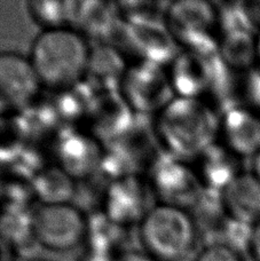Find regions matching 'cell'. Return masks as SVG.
Segmentation results:
<instances>
[{"label": "cell", "mask_w": 260, "mask_h": 261, "mask_svg": "<svg viewBox=\"0 0 260 261\" xmlns=\"http://www.w3.org/2000/svg\"><path fill=\"white\" fill-rule=\"evenodd\" d=\"M220 113L201 99L174 96L152 120L155 142L166 156L192 163L218 141Z\"/></svg>", "instance_id": "cell-1"}, {"label": "cell", "mask_w": 260, "mask_h": 261, "mask_svg": "<svg viewBox=\"0 0 260 261\" xmlns=\"http://www.w3.org/2000/svg\"><path fill=\"white\" fill-rule=\"evenodd\" d=\"M92 47L76 28L41 30L32 40L28 59L41 88L64 92L84 82Z\"/></svg>", "instance_id": "cell-2"}, {"label": "cell", "mask_w": 260, "mask_h": 261, "mask_svg": "<svg viewBox=\"0 0 260 261\" xmlns=\"http://www.w3.org/2000/svg\"><path fill=\"white\" fill-rule=\"evenodd\" d=\"M198 237L196 219L184 208L155 204L138 225L142 251L155 261L187 259Z\"/></svg>", "instance_id": "cell-3"}, {"label": "cell", "mask_w": 260, "mask_h": 261, "mask_svg": "<svg viewBox=\"0 0 260 261\" xmlns=\"http://www.w3.org/2000/svg\"><path fill=\"white\" fill-rule=\"evenodd\" d=\"M164 25L179 49L216 55L220 39L216 3L176 0L166 5Z\"/></svg>", "instance_id": "cell-4"}, {"label": "cell", "mask_w": 260, "mask_h": 261, "mask_svg": "<svg viewBox=\"0 0 260 261\" xmlns=\"http://www.w3.org/2000/svg\"><path fill=\"white\" fill-rule=\"evenodd\" d=\"M30 226L36 245L64 253L85 243L90 220L72 203L39 204L30 214Z\"/></svg>", "instance_id": "cell-5"}, {"label": "cell", "mask_w": 260, "mask_h": 261, "mask_svg": "<svg viewBox=\"0 0 260 261\" xmlns=\"http://www.w3.org/2000/svg\"><path fill=\"white\" fill-rule=\"evenodd\" d=\"M118 94L136 116H155L174 97L166 67L131 62L125 69Z\"/></svg>", "instance_id": "cell-6"}, {"label": "cell", "mask_w": 260, "mask_h": 261, "mask_svg": "<svg viewBox=\"0 0 260 261\" xmlns=\"http://www.w3.org/2000/svg\"><path fill=\"white\" fill-rule=\"evenodd\" d=\"M147 180L155 204L187 211L197 207L206 193L190 163L169 156L154 162Z\"/></svg>", "instance_id": "cell-7"}, {"label": "cell", "mask_w": 260, "mask_h": 261, "mask_svg": "<svg viewBox=\"0 0 260 261\" xmlns=\"http://www.w3.org/2000/svg\"><path fill=\"white\" fill-rule=\"evenodd\" d=\"M110 45L132 62H150L166 67L179 47L166 30L164 22L120 20Z\"/></svg>", "instance_id": "cell-8"}, {"label": "cell", "mask_w": 260, "mask_h": 261, "mask_svg": "<svg viewBox=\"0 0 260 261\" xmlns=\"http://www.w3.org/2000/svg\"><path fill=\"white\" fill-rule=\"evenodd\" d=\"M147 176L132 174L111 179L103 194L105 218L119 228L139 225L154 206Z\"/></svg>", "instance_id": "cell-9"}, {"label": "cell", "mask_w": 260, "mask_h": 261, "mask_svg": "<svg viewBox=\"0 0 260 261\" xmlns=\"http://www.w3.org/2000/svg\"><path fill=\"white\" fill-rule=\"evenodd\" d=\"M40 83L28 55L0 52V116H11L24 110L37 100Z\"/></svg>", "instance_id": "cell-10"}, {"label": "cell", "mask_w": 260, "mask_h": 261, "mask_svg": "<svg viewBox=\"0 0 260 261\" xmlns=\"http://www.w3.org/2000/svg\"><path fill=\"white\" fill-rule=\"evenodd\" d=\"M54 165L75 181L90 178L101 169L105 144L83 128H69L59 135L54 148Z\"/></svg>", "instance_id": "cell-11"}, {"label": "cell", "mask_w": 260, "mask_h": 261, "mask_svg": "<svg viewBox=\"0 0 260 261\" xmlns=\"http://www.w3.org/2000/svg\"><path fill=\"white\" fill-rule=\"evenodd\" d=\"M219 57L179 49L166 65L174 96L206 101L215 79Z\"/></svg>", "instance_id": "cell-12"}, {"label": "cell", "mask_w": 260, "mask_h": 261, "mask_svg": "<svg viewBox=\"0 0 260 261\" xmlns=\"http://www.w3.org/2000/svg\"><path fill=\"white\" fill-rule=\"evenodd\" d=\"M218 142L241 160H252L260 151V111L231 106L220 114Z\"/></svg>", "instance_id": "cell-13"}, {"label": "cell", "mask_w": 260, "mask_h": 261, "mask_svg": "<svg viewBox=\"0 0 260 261\" xmlns=\"http://www.w3.org/2000/svg\"><path fill=\"white\" fill-rule=\"evenodd\" d=\"M87 132L107 146L133 126L134 115L118 92L96 93L86 107Z\"/></svg>", "instance_id": "cell-14"}, {"label": "cell", "mask_w": 260, "mask_h": 261, "mask_svg": "<svg viewBox=\"0 0 260 261\" xmlns=\"http://www.w3.org/2000/svg\"><path fill=\"white\" fill-rule=\"evenodd\" d=\"M190 164L207 193H221L243 172L242 160L218 141L204 150Z\"/></svg>", "instance_id": "cell-15"}, {"label": "cell", "mask_w": 260, "mask_h": 261, "mask_svg": "<svg viewBox=\"0 0 260 261\" xmlns=\"http://www.w3.org/2000/svg\"><path fill=\"white\" fill-rule=\"evenodd\" d=\"M225 216L252 226L260 219V181L251 171H243L219 193Z\"/></svg>", "instance_id": "cell-16"}, {"label": "cell", "mask_w": 260, "mask_h": 261, "mask_svg": "<svg viewBox=\"0 0 260 261\" xmlns=\"http://www.w3.org/2000/svg\"><path fill=\"white\" fill-rule=\"evenodd\" d=\"M127 64L123 55L110 44L92 47L84 82L88 81L96 88V93L117 92Z\"/></svg>", "instance_id": "cell-17"}, {"label": "cell", "mask_w": 260, "mask_h": 261, "mask_svg": "<svg viewBox=\"0 0 260 261\" xmlns=\"http://www.w3.org/2000/svg\"><path fill=\"white\" fill-rule=\"evenodd\" d=\"M120 20L117 4L77 3L76 29L87 39L111 38Z\"/></svg>", "instance_id": "cell-18"}, {"label": "cell", "mask_w": 260, "mask_h": 261, "mask_svg": "<svg viewBox=\"0 0 260 261\" xmlns=\"http://www.w3.org/2000/svg\"><path fill=\"white\" fill-rule=\"evenodd\" d=\"M257 35L250 31H234L220 35L218 57L234 72L254 67L258 64Z\"/></svg>", "instance_id": "cell-19"}, {"label": "cell", "mask_w": 260, "mask_h": 261, "mask_svg": "<svg viewBox=\"0 0 260 261\" xmlns=\"http://www.w3.org/2000/svg\"><path fill=\"white\" fill-rule=\"evenodd\" d=\"M75 180L53 164L36 174L32 190L38 197L39 204L71 203L75 194Z\"/></svg>", "instance_id": "cell-20"}, {"label": "cell", "mask_w": 260, "mask_h": 261, "mask_svg": "<svg viewBox=\"0 0 260 261\" xmlns=\"http://www.w3.org/2000/svg\"><path fill=\"white\" fill-rule=\"evenodd\" d=\"M77 2H29L25 11L31 22L41 30L73 27Z\"/></svg>", "instance_id": "cell-21"}, {"label": "cell", "mask_w": 260, "mask_h": 261, "mask_svg": "<svg viewBox=\"0 0 260 261\" xmlns=\"http://www.w3.org/2000/svg\"><path fill=\"white\" fill-rule=\"evenodd\" d=\"M220 35L234 31H250L258 34L248 3L217 4Z\"/></svg>", "instance_id": "cell-22"}, {"label": "cell", "mask_w": 260, "mask_h": 261, "mask_svg": "<svg viewBox=\"0 0 260 261\" xmlns=\"http://www.w3.org/2000/svg\"><path fill=\"white\" fill-rule=\"evenodd\" d=\"M236 105L260 111V67L257 64L236 74Z\"/></svg>", "instance_id": "cell-23"}, {"label": "cell", "mask_w": 260, "mask_h": 261, "mask_svg": "<svg viewBox=\"0 0 260 261\" xmlns=\"http://www.w3.org/2000/svg\"><path fill=\"white\" fill-rule=\"evenodd\" d=\"M192 261H242L238 251L221 242H211L198 251Z\"/></svg>", "instance_id": "cell-24"}, {"label": "cell", "mask_w": 260, "mask_h": 261, "mask_svg": "<svg viewBox=\"0 0 260 261\" xmlns=\"http://www.w3.org/2000/svg\"><path fill=\"white\" fill-rule=\"evenodd\" d=\"M114 261H155L143 251L123 250L115 257Z\"/></svg>", "instance_id": "cell-25"}, {"label": "cell", "mask_w": 260, "mask_h": 261, "mask_svg": "<svg viewBox=\"0 0 260 261\" xmlns=\"http://www.w3.org/2000/svg\"><path fill=\"white\" fill-rule=\"evenodd\" d=\"M249 250L251 251L254 259L260 261V219L252 225L251 239H250Z\"/></svg>", "instance_id": "cell-26"}, {"label": "cell", "mask_w": 260, "mask_h": 261, "mask_svg": "<svg viewBox=\"0 0 260 261\" xmlns=\"http://www.w3.org/2000/svg\"><path fill=\"white\" fill-rule=\"evenodd\" d=\"M115 257L114 255H109V254H105V253H100V252H95V251L88 250V252L86 253L85 257H83L82 261H114Z\"/></svg>", "instance_id": "cell-27"}, {"label": "cell", "mask_w": 260, "mask_h": 261, "mask_svg": "<svg viewBox=\"0 0 260 261\" xmlns=\"http://www.w3.org/2000/svg\"><path fill=\"white\" fill-rule=\"evenodd\" d=\"M249 12L251 14L254 25L260 31V2H249L248 3Z\"/></svg>", "instance_id": "cell-28"}, {"label": "cell", "mask_w": 260, "mask_h": 261, "mask_svg": "<svg viewBox=\"0 0 260 261\" xmlns=\"http://www.w3.org/2000/svg\"><path fill=\"white\" fill-rule=\"evenodd\" d=\"M252 167H251V172L252 173L257 176L258 180L260 181V151L257 153L256 156H254L252 160Z\"/></svg>", "instance_id": "cell-29"}, {"label": "cell", "mask_w": 260, "mask_h": 261, "mask_svg": "<svg viewBox=\"0 0 260 261\" xmlns=\"http://www.w3.org/2000/svg\"><path fill=\"white\" fill-rule=\"evenodd\" d=\"M257 61L258 65L260 67V31L257 35Z\"/></svg>", "instance_id": "cell-30"}, {"label": "cell", "mask_w": 260, "mask_h": 261, "mask_svg": "<svg viewBox=\"0 0 260 261\" xmlns=\"http://www.w3.org/2000/svg\"><path fill=\"white\" fill-rule=\"evenodd\" d=\"M21 261H49V260L41 259V258H36V257H25V258H23V260H21Z\"/></svg>", "instance_id": "cell-31"}, {"label": "cell", "mask_w": 260, "mask_h": 261, "mask_svg": "<svg viewBox=\"0 0 260 261\" xmlns=\"http://www.w3.org/2000/svg\"><path fill=\"white\" fill-rule=\"evenodd\" d=\"M180 261H192V260H188V259H185V260H180Z\"/></svg>", "instance_id": "cell-32"}]
</instances>
